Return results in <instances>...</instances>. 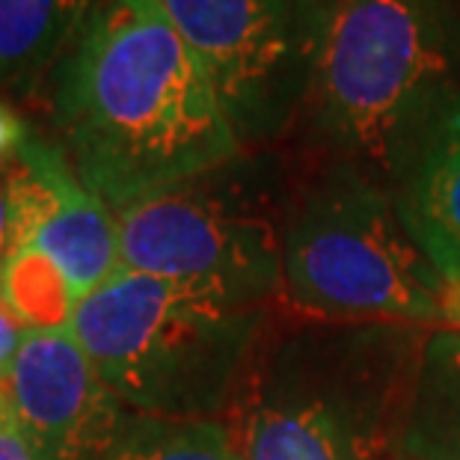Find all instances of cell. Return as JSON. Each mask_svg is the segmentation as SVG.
I'll return each instance as SVG.
<instances>
[{"mask_svg": "<svg viewBox=\"0 0 460 460\" xmlns=\"http://www.w3.org/2000/svg\"><path fill=\"white\" fill-rule=\"evenodd\" d=\"M398 460H404V457H398Z\"/></svg>", "mask_w": 460, "mask_h": 460, "instance_id": "cell-20", "label": "cell"}, {"mask_svg": "<svg viewBox=\"0 0 460 460\" xmlns=\"http://www.w3.org/2000/svg\"><path fill=\"white\" fill-rule=\"evenodd\" d=\"M223 166L116 208L122 264L241 309L282 288L288 214L270 190L220 179Z\"/></svg>", "mask_w": 460, "mask_h": 460, "instance_id": "cell-6", "label": "cell"}, {"mask_svg": "<svg viewBox=\"0 0 460 460\" xmlns=\"http://www.w3.org/2000/svg\"><path fill=\"white\" fill-rule=\"evenodd\" d=\"M0 386L39 460H111L128 422L72 327L24 332Z\"/></svg>", "mask_w": 460, "mask_h": 460, "instance_id": "cell-8", "label": "cell"}, {"mask_svg": "<svg viewBox=\"0 0 460 460\" xmlns=\"http://www.w3.org/2000/svg\"><path fill=\"white\" fill-rule=\"evenodd\" d=\"M425 336L407 324L291 332L229 404L241 460H398Z\"/></svg>", "mask_w": 460, "mask_h": 460, "instance_id": "cell-2", "label": "cell"}, {"mask_svg": "<svg viewBox=\"0 0 460 460\" xmlns=\"http://www.w3.org/2000/svg\"><path fill=\"white\" fill-rule=\"evenodd\" d=\"M24 324L18 321V315L9 306V300L4 295V286H0V384H4L9 366H13V359L18 354V348H22V339H24Z\"/></svg>", "mask_w": 460, "mask_h": 460, "instance_id": "cell-16", "label": "cell"}, {"mask_svg": "<svg viewBox=\"0 0 460 460\" xmlns=\"http://www.w3.org/2000/svg\"><path fill=\"white\" fill-rule=\"evenodd\" d=\"M282 288L300 309L345 324H457L455 286L398 217L384 184L348 164L288 211Z\"/></svg>", "mask_w": 460, "mask_h": 460, "instance_id": "cell-5", "label": "cell"}, {"mask_svg": "<svg viewBox=\"0 0 460 460\" xmlns=\"http://www.w3.org/2000/svg\"><path fill=\"white\" fill-rule=\"evenodd\" d=\"M0 286L27 332L72 327L81 300L75 297L63 270L39 247H27L9 259L0 273Z\"/></svg>", "mask_w": 460, "mask_h": 460, "instance_id": "cell-14", "label": "cell"}, {"mask_svg": "<svg viewBox=\"0 0 460 460\" xmlns=\"http://www.w3.org/2000/svg\"><path fill=\"white\" fill-rule=\"evenodd\" d=\"M395 208L430 264L460 282V99L434 122L395 184Z\"/></svg>", "mask_w": 460, "mask_h": 460, "instance_id": "cell-9", "label": "cell"}, {"mask_svg": "<svg viewBox=\"0 0 460 460\" xmlns=\"http://www.w3.org/2000/svg\"><path fill=\"white\" fill-rule=\"evenodd\" d=\"M111 460H241L229 428L217 419L128 416Z\"/></svg>", "mask_w": 460, "mask_h": 460, "instance_id": "cell-13", "label": "cell"}, {"mask_svg": "<svg viewBox=\"0 0 460 460\" xmlns=\"http://www.w3.org/2000/svg\"><path fill=\"white\" fill-rule=\"evenodd\" d=\"M54 116L77 179L113 211L241 152L208 72L158 0H93L57 72Z\"/></svg>", "mask_w": 460, "mask_h": 460, "instance_id": "cell-1", "label": "cell"}, {"mask_svg": "<svg viewBox=\"0 0 460 460\" xmlns=\"http://www.w3.org/2000/svg\"><path fill=\"white\" fill-rule=\"evenodd\" d=\"M0 460H39L0 386Z\"/></svg>", "mask_w": 460, "mask_h": 460, "instance_id": "cell-15", "label": "cell"}, {"mask_svg": "<svg viewBox=\"0 0 460 460\" xmlns=\"http://www.w3.org/2000/svg\"><path fill=\"white\" fill-rule=\"evenodd\" d=\"M401 457L460 460V327L425 336Z\"/></svg>", "mask_w": 460, "mask_h": 460, "instance_id": "cell-11", "label": "cell"}, {"mask_svg": "<svg viewBox=\"0 0 460 460\" xmlns=\"http://www.w3.org/2000/svg\"><path fill=\"white\" fill-rule=\"evenodd\" d=\"M33 134L27 131V125H24L22 116H18L13 107L0 104V164L15 161Z\"/></svg>", "mask_w": 460, "mask_h": 460, "instance_id": "cell-17", "label": "cell"}, {"mask_svg": "<svg viewBox=\"0 0 460 460\" xmlns=\"http://www.w3.org/2000/svg\"><path fill=\"white\" fill-rule=\"evenodd\" d=\"M93 0H0V84H27L68 51Z\"/></svg>", "mask_w": 460, "mask_h": 460, "instance_id": "cell-12", "label": "cell"}, {"mask_svg": "<svg viewBox=\"0 0 460 460\" xmlns=\"http://www.w3.org/2000/svg\"><path fill=\"white\" fill-rule=\"evenodd\" d=\"M309 86L315 131L371 181H401L434 122L460 99L452 0H321Z\"/></svg>", "mask_w": 460, "mask_h": 460, "instance_id": "cell-3", "label": "cell"}, {"mask_svg": "<svg viewBox=\"0 0 460 460\" xmlns=\"http://www.w3.org/2000/svg\"><path fill=\"white\" fill-rule=\"evenodd\" d=\"M261 309L122 268L77 303L72 332L125 407L211 419L232 404L259 348Z\"/></svg>", "mask_w": 460, "mask_h": 460, "instance_id": "cell-4", "label": "cell"}, {"mask_svg": "<svg viewBox=\"0 0 460 460\" xmlns=\"http://www.w3.org/2000/svg\"><path fill=\"white\" fill-rule=\"evenodd\" d=\"M197 54L234 134L268 143L309 99L321 0H158Z\"/></svg>", "mask_w": 460, "mask_h": 460, "instance_id": "cell-7", "label": "cell"}, {"mask_svg": "<svg viewBox=\"0 0 460 460\" xmlns=\"http://www.w3.org/2000/svg\"><path fill=\"white\" fill-rule=\"evenodd\" d=\"M13 259V208H9V188H6V170L0 164V273Z\"/></svg>", "mask_w": 460, "mask_h": 460, "instance_id": "cell-18", "label": "cell"}, {"mask_svg": "<svg viewBox=\"0 0 460 460\" xmlns=\"http://www.w3.org/2000/svg\"><path fill=\"white\" fill-rule=\"evenodd\" d=\"M455 295H457V303H460V282H457V286H455Z\"/></svg>", "mask_w": 460, "mask_h": 460, "instance_id": "cell-19", "label": "cell"}, {"mask_svg": "<svg viewBox=\"0 0 460 460\" xmlns=\"http://www.w3.org/2000/svg\"><path fill=\"white\" fill-rule=\"evenodd\" d=\"M33 247L63 270L77 300L90 297L125 268L113 208L77 179L72 164L63 172L60 197Z\"/></svg>", "mask_w": 460, "mask_h": 460, "instance_id": "cell-10", "label": "cell"}]
</instances>
